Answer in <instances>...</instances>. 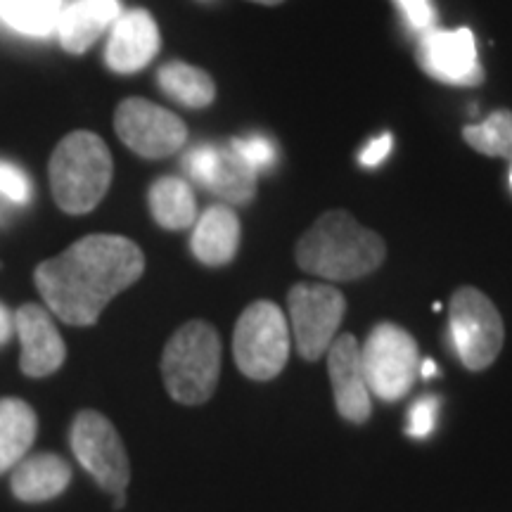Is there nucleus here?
I'll return each mask as SVG.
<instances>
[{
    "mask_svg": "<svg viewBox=\"0 0 512 512\" xmlns=\"http://www.w3.org/2000/svg\"><path fill=\"white\" fill-rule=\"evenodd\" d=\"M69 439L83 470L100 484V489L117 498L114 505L121 508L131 482V463L117 427L98 411H81L72 422Z\"/></svg>",
    "mask_w": 512,
    "mask_h": 512,
    "instance_id": "0eeeda50",
    "label": "nucleus"
},
{
    "mask_svg": "<svg viewBox=\"0 0 512 512\" xmlns=\"http://www.w3.org/2000/svg\"><path fill=\"white\" fill-rule=\"evenodd\" d=\"M233 354L249 380H273L290 358V330L285 313L273 302H254L235 325Z\"/></svg>",
    "mask_w": 512,
    "mask_h": 512,
    "instance_id": "39448f33",
    "label": "nucleus"
},
{
    "mask_svg": "<svg viewBox=\"0 0 512 512\" xmlns=\"http://www.w3.org/2000/svg\"><path fill=\"white\" fill-rule=\"evenodd\" d=\"M112 174L110 150L91 131H72L50 155V190L64 214L81 216L98 207L110 190Z\"/></svg>",
    "mask_w": 512,
    "mask_h": 512,
    "instance_id": "7ed1b4c3",
    "label": "nucleus"
},
{
    "mask_svg": "<svg viewBox=\"0 0 512 512\" xmlns=\"http://www.w3.org/2000/svg\"><path fill=\"white\" fill-rule=\"evenodd\" d=\"M114 131L128 150L145 159L171 157L188 140L181 117L143 98L121 102L114 112Z\"/></svg>",
    "mask_w": 512,
    "mask_h": 512,
    "instance_id": "9d476101",
    "label": "nucleus"
},
{
    "mask_svg": "<svg viewBox=\"0 0 512 512\" xmlns=\"http://www.w3.org/2000/svg\"><path fill=\"white\" fill-rule=\"evenodd\" d=\"M15 332L22 342L19 368L27 377H48L62 368L67 358L60 330L50 313L38 304H24L15 313Z\"/></svg>",
    "mask_w": 512,
    "mask_h": 512,
    "instance_id": "f8f14e48",
    "label": "nucleus"
},
{
    "mask_svg": "<svg viewBox=\"0 0 512 512\" xmlns=\"http://www.w3.org/2000/svg\"><path fill=\"white\" fill-rule=\"evenodd\" d=\"M10 472L12 494L22 503L53 501L72 482V467L55 453L24 456Z\"/></svg>",
    "mask_w": 512,
    "mask_h": 512,
    "instance_id": "2eb2a0df",
    "label": "nucleus"
},
{
    "mask_svg": "<svg viewBox=\"0 0 512 512\" xmlns=\"http://www.w3.org/2000/svg\"><path fill=\"white\" fill-rule=\"evenodd\" d=\"M510 185H512V171H510Z\"/></svg>",
    "mask_w": 512,
    "mask_h": 512,
    "instance_id": "473e14b6",
    "label": "nucleus"
},
{
    "mask_svg": "<svg viewBox=\"0 0 512 512\" xmlns=\"http://www.w3.org/2000/svg\"><path fill=\"white\" fill-rule=\"evenodd\" d=\"M143 271V249L133 240L88 235L38 264L34 283L62 323L88 328L98 323L100 313L117 294L138 283Z\"/></svg>",
    "mask_w": 512,
    "mask_h": 512,
    "instance_id": "f257e3e1",
    "label": "nucleus"
},
{
    "mask_svg": "<svg viewBox=\"0 0 512 512\" xmlns=\"http://www.w3.org/2000/svg\"><path fill=\"white\" fill-rule=\"evenodd\" d=\"M463 136L482 155L512 159V112H494L482 124L467 126Z\"/></svg>",
    "mask_w": 512,
    "mask_h": 512,
    "instance_id": "5701e85b",
    "label": "nucleus"
},
{
    "mask_svg": "<svg viewBox=\"0 0 512 512\" xmlns=\"http://www.w3.org/2000/svg\"><path fill=\"white\" fill-rule=\"evenodd\" d=\"M287 304L299 354L309 363L323 358L347 311L342 292L332 285L299 283L287 294Z\"/></svg>",
    "mask_w": 512,
    "mask_h": 512,
    "instance_id": "1a4fd4ad",
    "label": "nucleus"
},
{
    "mask_svg": "<svg viewBox=\"0 0 512 512\" xmlns=\"http://www.w3.org/2000/svg\"><path fill=\"white\" fill-rule=\"evenodd\" d=\"M119 15V0H76L57 19L60 46L72 55H83Z\"/></svg>",
    "mask_w": 512,
    "mask_h": 512,
    "instance_id": "dca6fc26",
    "label": "nucleus"
},
{
    "mask_svg": "<svg viewBox=\"0 0 512 512\" xmlns=\"http://www.w3.org/2000/svg\"><path fill=\"white\" fill-rule=\"evenodd\" d=\"M152 219L166 230L190 228L197 221L195 192L183 178L164 176L150 188Z\"/></svg>",
    "mask_w": 512,
    "mask_h": 512,
    "instance_id": "6ab92c4d",
    "label": "nucleus"
},
{
    "mask_svg": "<svg viewBox=\"0 0 512 512\" xmlns=\"http://www.w3.org/2000/svg\"><path fill=\"white\" fill-rule=\"evenodd\" d=\"M183 166H185V174L207 190L211 178L216 174V166H219V147L214 145L195 147V150H190L188 155H185Z\"/></svg>",
    "mask_w": 512,
    "mask_h": 512,
    "instance_id": "393cba45",
    "label": "nucleus"
},
{
    "mask_svg": "<svg viewBox=\"0 0 512 512\" xmlns=\"http://www.w3.org/2000/svg\"><path fill=\"white\" fill-rule=\"evenodd\" d=\"M162 46L155 17L143 8L128 10L112 24L105 62L114 74H136L155 60Z\"/></svg>",
    "mask_w": 512,
    "mask_h": 512,
    "instance_id": "ddd939ff",
    "label": "nucleus"
},
{
    "mask_svg": "<svg viewBox=\"0 0 512 512\" xmlns=\"http://www.w3.org/2000/svg\"><path fill=\"white\" fill-rule=\"evenodd\" d=\"M368 389L382 401H399L420 375L418 344L411 332L394 323H380L361 347Z\"/></svg>",
    "mask_w": 512,
    "mask_h": 512,
    "instance_id": "423d86ee",
    "label": "nucleus"
},
{
    "mask_svg": "<svg viewBox=\"0 0 512 512\" xmlns=\"http://www.w3.org/2000/svg\"><path fill=\"white\" fill-rule=\"evenodd\" d=\"M387 247L347 211H328L297 245V264L325 280H356L382 266Z\"/></svg>",
    "mask_w": 512,
    "mask_h": 512,
    "instance_id": "f03ea898",
    "label": "nucleus"
},
{
    "mask_svg": "<svg viewBox=\"0 0 512 512\" xmlns=\"http://www.w3.org/2000/svg\"><path fill=\"white\" fill-rule=\"evenodd\" d=\"M389 152H392V136H389V133H384V136L370 140V143L363 147L361 157L358 159H361L363 166H377L389 157Z\"/></svg>",
    "mask_w": 512,
    "mask_h": 512,
    "instance_id": "c85d7f7f",
    "label": "nucleus"
},
{
    "mask_svg": "<svg viewBox=\"0 0 512 512\" xmlns=\"http://www.w3.org/2000/svg\"><path fill=\"white\" fill-rule=\"evenodd\" d=\"M437 413H439V399L437 396H420L408 411V437L425 439L430 437L437 427Z\"/></svg>",
    "mask_w": 512,
    "mask_h": 512,
    "instance_id": "a878e982",
    "label": "nucleus"
},
{
    "mask_svg": "<svg viewBox=\"0 0 512 512\" xmlns=\"http://www.w3.org/2000/svg\"><path fill=\"white\" fill-rule=\"evenodd\" d=\"M420 375H422V380H432L434 375H439L437 363H434L432 358H422V361H420Z\"/></svg>",
    "mask_w": 512,
    "mask_h": 512,
    "instance_id": "7c9ffc66",
    "label": "nucleus"
},
{
    "mask_svg": "<svg viewBox=\"0 0 512 512\" xmlns=\"http://www.w3.org/2000/svg\"><path fill=\"white\" fill-rule=\"evenodd\" d=\"M207 190L228 204H247L256 195V174L233 147H219V166Z\"/></svg>",
    "mask_w": 512,
    "mask_h": 512,
    "instance_id": "412c9836",
    "label": "nucleus"
},
{
    "mask_svg": "<svg viewBox=\"0 0 512 512\" xmlns=\"http://www.w3.org/2000/svg\"><path fill=\"white\" fill-rule=\"evenodd\" d=\"M0 195L15 204H27L31 197V181L22 169L0 162Z\"/></svg>",
    "mask_w": 512,
    "mask_h": 512,
    "instance_id": "bb28decb",
    "label": "nucleus"
},
{
    "mask_svg": "<svg viewBox=\"0 0 512 512\" xmlns=\"http://www.w3.org/2000/svg\"><path fill=\"white\" fill-rule=\"evenodd\" d=\"M328 370L339 415L356 425L366 422L373 413V406H370V389L363 375L361 347L354 335H342L330 344Z\"/></svg>",
    "mask_w": 512,
    "mask_h": 512,
    "instance_id": "4468645a",
    "label": "nucleus"
},
{
    "mask_svg": "<svg viewBox=\"0 0 512 512\" xmlns=\"http://www.w3.org/2000/svg\"><path fill=\"white\" fill-rule=\"evenodd\" d=\"M451 339L467 370H484L503 349L505 328L498 309L475 287H460L451 297Z\"/></svg>",
    "mask_w": 512,
    "mask_h": 512,
    "instance_id": "6e6552de",
    "label": "nucleus"
},
{
    "mask_svg": "<svg viewBox=\"0 0 512 512\" xmlns=\"http://www.w3.org/2000/svg\"><path fill=\"white\" fill-rule=\"evenodd\" d=\"M38 434V418L27 401L0 399V475L10 472L29 453Z\"/></svg>",
    "mask_w": 512,
    "mask_h": 512,
    "instance_id": "a211bd4d",
    "label": "nucleus"
},
{
    "mask_svg": "<svg viewBox=\"0 0 512 512\" xmlns=\"http://www.w3.org/2000/svg\"><path fill=\"white\" fill-rule=\"evenodd\" d=\"M418 64L432 79L451 86H477L484 81L470 29L427 31L418 48Z\"/></svg>",
    "mask_w": 512,
    "mask_h": 512,
    "instance_id": "9b49d317",
    "label": "nucleus"
},
{
    "mask_svg": "<svg viewBox=\"0 0 512 512\" xmlns=\"http://www.w3.org/2000/svg\"><path fill=\"white\" fill-rule=\"evenodd\" d=\"M0 268H3V264H0Z\"/></svg>",
    "mask_w": 512,
    "mask_h": 512,
    "instance_id": "72a5a7b5",
    "label": "nucleus"
},
{
    "mask_svg": "<svg viewBox=\"0 0 512 512\" xmlns=\"http://www.w3.org/2000/svg\"><path fill=\"white\" fill-rule=\"evenodd\" d=\"M396 3L415 31H427L434 24V8L430 0H396Z\"/></svg>",
    "mask_w": 512,
    "mask_h": 512,
    "instance_id": "cd10ccee",
    "label": "nucleus"
},
{
    "mask_svg": "<svg viewBox=\"0 0 512 512\" xmlns=\"http://www.w3.org/2000/svg\"><path fill=\"white\" fill-rule=\"evenodd\" d=\"M254 3H264V5H278V3H283V0H254Z\"/></svg>",
    "mask_w": 512,
    "mask_h": 512,
    "instance_id": "2f4dec72",
    "label": "nucleus"
},
{
    "mask_svg": "<svg viewBox=\"0 0 512 512\" xmlns=\"http://www.w3.org/2000/svg\"><path fill=\"white\" fill-rule=\"evenodd\" d=\"M157 81L162 91L181 102L190 110H202L209 107L216 98V86L211 76L200 67H192L185 62H169L157 72Z\"/></svg>",
    "mask_w": 512,
    "mask_h": 512,
    "instance_id": "aec40b11",
    "label": "nucleus"
},
{
    "mask_svg": "<svg viewBox=\"0 0 512 512\" xmlns=\"http://www.w3.org/2000/svg\"><path fill=\"white\" fill-rule=\"evenodd\" d=\"M221 375L219 332L204 320H190L166 342L162 377L169 396L183 406H202L216 392Z\"/></svg>",
    "mask_w": 512,
    "mask_h": 512,
    "instance_id": "20e7f679",
    "label": "nucleus"
},
{
    "mask_svg": "<svg viewBox=\"0 0 512 512\" xmlns=\"http://www.w3.org/2000/svg\"><path fill=\"white\" fill-rule=\"evenodd\" d=\"M230 147L238 152L242 162H245L254 174L273 169L275 157H278V150H275L273 140L266 136H259V133H254V136H247V138H235L233 143H230Z\"/></svg>",
    "mask_w": 512,
    "mask_h": 512,
    "instance_id": "b1692460",
    "label": "nucleus"
},
{
    "mask_svg": "<svg viewBox=\"0 0 512 512\" xmlns=\"http://www.w3.org/2000/svg\"><path fill=\"white\" fill-rule=\"evenodd\" d=\"M62 0H0V17L12 29L29 36H46L57 29Z\"/></svg>",
    "mask_w": 512,
    "mask_h": 512,
    "instance_id": "4be33fe9",
    "label": "nucleus"
},
{
    "mask_svg": "<svg viewBox=\"0 0 512 512\" xmlns=\"http://www.w3.org/2000/svg\"><path fill=\"white\" fill-rule=\"evenodd\" d=\"M12 332H15V320H12L10 311L5 309V304H0V347L10 342Z\"/></svg>",
    "mask_w": 512,
    "mask_h": 512,
    "instance_id": "c756f323",
    "label": "nucleus"
},
{
    "mask_svg": "<svg viewBox=\"0 0 512 512\" xmlns=\"http://www.w3.org/2000/svg\"><path fill=\"white\" fill-rule=\"evenodd\" d=\"M240 219L228 204H214L197 219L190 249L204 266H226L238 254Z\"/></svg>",
    "mask_w": 512,
    "mask_h": 512,
    "instance_id": "f3484780",
    "label": "nucleus"
}]
</instances>
